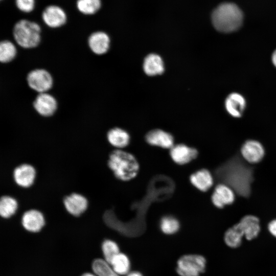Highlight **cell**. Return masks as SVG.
<instances>
[{
	"label": "cell",
	"instance_id": "ac0fdd59",
	"mask_svg": "<svg viewBox=\"0 0 276 276\" xmlns=\"http://www.w3.org/2000/svg\"><path fill=\"white\" fill-rule=\"evenodd\" d=\"M146 140L151 145L163 148L171 149L174 146L173 136L160 129H154L149 131L146 136Z\"/></svg>",
	"mask_w": 276,
	"mask_h": 276
},
{
	"label": "cell",
	"instance_id": "7c38bea8",
	"mask_svg": "<svg viewBox=\"0 0 276 276\" xmlns=\"http://www.w3.org/2000/svg\"><path fill=\"white\" fill-rule=\"evenodd\" d=\"M241 153L243 158L250 164L262 160L265 154L263 145L258 141L248 140L242 146Z\"/></svg>",
	"mask_w": 276,
	"mask_h": 276
},
{
	"label": "cell",
	"instance_id": "44dd1931",
	"mask_svg": "<svg viewBox=\"0 0 276 276\" xmlns=\"http://www.w3.org/2000/svg\"><path fill=\"white\" fill-rule=\"evenodd\" d=\"M143 69L149 76L162 74L164 71V65L162 58L155 54L148 55L144 59Z\"/></svg>",
	"mask_w": 276,
	"mask_h": 276
},
{
	"label": "cell",
	"instance_id": "603a6c76",
	"mask_svg": "<svg viewBox=\"0 0 276 276\" xmlns=\"http://www.w3.org/2000/svg\"><path fill=\"white\" fill-rule=\"evenodd\" d=\"M110 264L120 276L126 275L130 271V261L127 255L124 253H119L113 258Z\"/></svg>",
	"mask_w": 276,
	"mask_h": 276
},
{
	"label": "cell",
	"instance_id": "6da1fadb",
	"mask_svg": "<svg viewBox=\"0 0 276 276\" xmlns=\"http://www.w3.org/2000/svg\"><path fill=\"white\" fill-rule=\"evenodd\" d=\"M218 178L238 195L247 197L250 194L253 170L238 156L222 165L217 172Z\"/></svg>",
	"mask_w": 276,
	"mask_h": 276
},
{
	"label": "cell",
	"instance_id": "d4e9b609",
	"mask_svg": "<svg viewBox=\"0 0 276 276\" xmlns=\"http://www.w3.org/2000/svg\"><path fill=\"white\" fill-rule=\"evenodd\" d=\"M17 55L15 45L8 40H4L0 42V61L7 63L12 61Z\"/></svg>",
	"mask_w": 276,
	"mask_h": 276
},
{
	"label": "cell",
	"instance_id": "4fadbf2b",
	"mask_svg": "<svg viewBox=\"0 0 276 276\" xmlns=\"http://www.w3.org/2000/svg\"><path fill=\"white\" fill-rule=\"evenodd\" d=\"M110 42L108 34L100 31L91 33L87 39L89 49L97 55H102L107 52L109 49Z\"/></svg>",
	"mask_w": 276,
	"mask_h": 276
},
{
	"label": "cell",
	"instance_id": "7402d4cb",
	"mask_svg": "<svg viewBox=\"0 0 276 276\" xmlns=\"http://www.w3.org/2000/svg\"><path fill=\"white\" fill-rule=\"evenodd\" d=\"M18 209L17 200L13 197L5 195L0 197V217L9 219L13 216Z\"/></svg>",
	"mask_w": 276,
	"mask_h": 276
},
{
	"label": "cell",
	"instance_id": "d6a6232c",
	"mask_svg": "<svg viewBox=\"0 0 276 276\" xmlns=\"http://www.w3.org/2000/svg\"><path fill=\"white\" fill-rule=\"evenodd\" d=\"M271 60L272 63L276 67V50L273 52L272 55Z\"/></svg>",
	"mask_w": 276,
	"mask_h": 276
},
{
	"label": "cell",
	"instance_id": "8fae6325",
	"mask_svg": "<svg viewBox=\"0 0 276 276\" xmlns=\"http://www.w3.org/2000/svg\"><path fill=\"white\" fill-rule=\"evenodd\" d=\"M42 18L45 24L52 28L64 25L67 19L66 14L60 7L52 5L48 6L42 13Z\"/></svg>",
	"mask_w": 276,
	"mask_h": 276
},
{
	"label": "cell",
	"instance_id": "8992f818",
	"mask_svg": "<svg viewBox=\"0 0 276 276\" xmlns=\"http://www.w3.org/2000/svg\"><path fill=\"white\" fill-rule=\"evenodd\" d=\"M29 87L38 94L47 93L53 85V78L44 68H35L30 71L26 77Z\"/></svg>",
	"mask_w": 276,
	"mask_h": 276
},
{
	"label": "cell",
	"instance_id": "cb8c5ba5",
	"mask_svg": "<svg viewBox=\"0 0 276 276\" xmlns=\"http://www.w3.org/2000/svg\"><path fill=\"white\" fill-rule=\"evenodd\" d=\"M244 235L237 223L229 228L224 235V241L229 247L235 248L240 246Z\"/></svg>",
	"mask_w": 276,
	"mask_h": 276
},
{
	"label": "cell",
	"instance_id": "3957f363",
	"mask_svg": "<svg viewBox=\"0 0 276 276\" xmlns=\"http://www.w3.org/2000/svg\"><path fill=\"white\" fill-rule=\"evenodd\" d=\"M243 19L242 11L233 3L220 5L212 14L214 28L222 33H231L238 30L242 25Z\"/></svg>",
	"mask_w": 276,
	"mask_h": 276
},
{
	"label": "cell",
	"instance_id": "f546056e",
	"mask_svg": "<svg viewBox=\"0 0 276 276\" xmlns=\"http://www.w3.org/2000/svg\"><path fill=\"white\" fill-rule=\"evenodd\" d=\"M15 4L20 11L29 13L34 8L35 0H15Z\"/></svg>",
	"mask_w": 276,
	"mask_h": 276
},
{
	"label": "cell",
	"instance_id": "ffe728a7",
	"mask_svg": "<svg viewBox=\"0 0 276 276\" xmlns=\"http://www.w3.org/2000/svg\"><path fill=\"white\" fill-rule=\"evenodd\" d=\"M190 181L196 188L201 191H206L213 184V178L211 173L206 169H201L192 174Z\"/></svg>",
	"mask_w": 276,
	"mask_h": 276
},
{
	"label": "cell",
	"instance_id": "7a4b0ae2",
	"mask_svg": "<svg viewBox=\"0 0 276 276\" xmlns=\"http://www.w3.org/2000/svg\"><path fill=\"white\" fill-rule=\"evenodd\" d=\"M107 165L113 176L122 181L134 178L139 170L135 157L122 149H112L109 154Z\"/></svg>",
	"mask_w": 276,
	"mask_h": 276
},
{
	"label": "cell",
	"instance_id": "f1b7e54d",
	"mask_svg": "<svg viewBox=\"0 0 276 276\" xmlns=\"http://www.w3.org/2000/svg\"><path fill=\"white\" fill-rule=\"evenodd\" d=\"M180 227L179 221L172 216L164 217L160 222L162 232L166 235H172L178 232Z\"/></svg>",
	"mask_w": 276,
	"mask_h": 276
},
{
	"label": "cell",
	"instance_id": "4316f807",
	"mask_svg": "<svg viewBox=\"0 0 276 276\" xmlns=\"http://www.w3.org/2000/svg\"><path fill=\"white\" fill-rule=\"evenodd\" d=\"M78 10L85 15H92L99 11L101 7V0H77Z\"/></svg>",
	"mask_w": 276,
	"mask_h": 276
},
{
	"label": "cell",
	"instance_id": "9c48e42d",
	"mask_svg": "<svg viewBox=\"0 0 276 276\" xmlns=\"http://www.w3.org/2000/svg\"><path fill=\"white\" fill-rule=\"evenodd\" d=\"M36 177L35 167L28 163L21 164L15 167L13 171V178L15 183L22 188L31 187Z\"/></svg>",
	"mask_w": 276,
	"mask_h": 276
},
{
	"label": "cell",
	"instance_id": "83f0119b",
	"mask_svg": "<svg viewBox=\"0 0 276 276\" xmlns=\"http://www.w3.org/2000/svg\"><path fill=\"white\" fill-rule=\"evenodd\" d=\"M102 250L104 260L109 264L113 258L120 252L117 243L109 239H106L103 242Z\"/></svg>",
	"mask_w": 276,
	"mask_h": 276
},
{
	"label": "cell",
	"instance_id": "e0dca14e",
	"mask_svg": "<svg viewBox=\"0 0 276 276\" xmlns=\"http://www.w3.org/2000/svg\"><path fill=\"white\" fill-rule=\"evenodd\" d=\"M246 101L240 94H230L225 101V107L227 112L235 118L241 117L245 109Z\"/></svg>",
	"mask_w": 276,
	"mask_h": 276
},
{
	"label": "cell",
	"instance_id": "d6986e66",
	"mask_svg": "<svg viewBox=\"0 0 276 276\" xmlns=\"http://www.w3.org/2000/svg\"><path fill=\"white\" fill-rule=\"evenodd\" d=\"M108 143L114 149H122L126 147L130 141L128 133L123 129L114 127L109 129L106 133Z\"/></svg>",
	"mask_w": 276,
	"mask_h": 276
},
{
	"label": "cell",
	"instance_id": "5b68a950",
	"mask_svg": "<svg viewBox=\"0 0 276 276\" xmlns=\"http://www.w3.org/2000/svg\"><path fill=\"white\" fill-rule=\"evenodd\" d=\"M206 261L202 255L186 254L177 261L176 271L179 276H200L205 271Z\"/></svg>",
	"mask_w": 276,
	"mask_h": 276
},
{
	"label": "cell",
	"instance_id": "277c9868",
	"mask_svg": "<svg viewBox=\"0 0 276 276\" xmlns=\"http://www.w3.org/2000/svg\"><path fill=\"white\" fill-rule=\"evenodd\" d=\"M13 36L16 43L24 49L37 47L41 40V28L34 21L22 19L17 21L13 28Z\"/></svg>",
	"mask_w": 276,
	"mask_h": 276
},
{
	"label": "cell",
	"instance_id": "1f68e13d",
	"mask_svg": "<svg viewBox=\"0 0 276 276\" xmlns=\"http://www.w3.org/2000/svg\"><path fill=\"white\" fill-rule=\"evenodd\" d=\"M125 276H143V275L140 271H131Z\"/></svg>",
	"mask_w": 276,
	"mask_h": 276
},
{
	"label": "cell",
	"instance_id": "52a82bcc",
	"mask_svg": "<svg viewBox=\"0 0 276 276\" xmlns=\"http://www.w3.org/2000/svg\"><path fill=\"white\" fill-rule=\"evenodd\" d=\"M43 214L37 209H30L24 213L21 217V224L24 229L29 233H37L45 225Z\"/></svg>",
	"mask_w": 276,
	"mask_h": 276
},
{
	"label": "cell",
	"instance_id": "9a60e30c",
	"mask_svg": "<svg viewBox=\"0 0 276 276\" xmlns=\"http://www.w3.org/2000/svg\"><path fill=\"white\" fill-rule=\"evenodd\" d=\"M170 154L174 162L179 165H183L196 158L198 152L195 148L184 144H178L173 146L170 149Z\"/></svg>",
	"mask_w": 276,
	"mask_h": 276
},
{
	"label": "cell",
	"instance_id": "2e32d148",
	"mask_svg": "<svg viewBox=\"0 0 276 276\" xmlns=\"http://www.w3.org/2000/svg\"><path fill=\"white\" fill-rule=\"evenodd\" d=\"M237 224L244 237L248 240H251L256 238L260 232L259 219L254 215L245 216Z\"/></svg>",
	"mask_w": 276,
	"mask_h": 276
},
{
	"label": "cell",
	"instance_id": "30bf717a",
	"mask_svg": "<svg viewBox=\"0 0 276 276\" xmlns=\"http://www.w3.org/2000/svg\"><path fill=\"white\" fill-rule=\"evenodd\" d=\"M63 203L67 212L76 217L84 213L88 205L87 199L84 195L75 192L66 196Z\"/></svg>",
	"mask_w": 276,
	"mask_h": 276
},
{
	"label": "cell",
	"instance_id": "4dcf8cb0",
	"mask_svg": "<svg viewBox=\"0 0 276 276\" xmlns=\"http://www.w3.org/2000/svg\"><path fill=\"white\" fill-rule=\"evenodd\" d=\"M268 229L270 234L276 238V219L271 220L268 223Z\"/></svg>",
	"mask_w": 276,
	"mask_h": 276
},
{
	"label": "cell",
	"instance_id": "5bb4252c",
	"mask_svg": "<svg viewBox=\"0 0 276 276\" xmlns=\"http://www.w3.org/2000/svg\"><path fill=\"white\" fill-rule=\"evenodd\" d=\"M235 198L234 190L227 185L222 183L216 186L211 198L214 205L219 209L233 203Z\"/></svg>",
	"mask_w": 276,
	"mask_h": 276
},
{
	"label": "cell",
	"instance_id": "ba28073f",
	"mask_svg": "<svg viewBox=\"0 0 276 276\" xmlns=\"http://www.w3.org/2000/svg\"><path fill=\"white\" fill-rule=\"evenodd\" d=\"M33 106L39 115L49 118L55 114L58 103L56 98L47 92L38 94L34 99Z\"/></svg>",
	"mask_w": 276,
	"mask_h": 276
},
{
	"label": "cell",
	"instance_id": "484cf974",
	"mask_svg": "<svg viewBox=\"0 0 276 276\" xmlns=\"http://www.w3.org/2000/svg\"><path fill=\"white\" fill-rule=\"evenodd\" d=\"M92 269L97 276H120L104 259H96L93 263Z\"/></svg>",
	"mask_w": 276,
	"mask_h": 276
},
{
	"label": "cell",
	"instance_id": "836d02e7",
	"mask_svg": "<svg viewBox=\"0 0 276 276\" xmlns=\"http://www.w3.org/2000/svg\"><path fill=\"white\" fill-rule=\"evenodd\" d=\"M81 276H97L96 275L90 273H85L82 274Z\"/></svg>",
	"mask_w": 276,
	"mask_h": 276
}]
</instances>
